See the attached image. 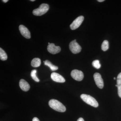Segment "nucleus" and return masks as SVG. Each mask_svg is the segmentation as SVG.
<instances>
[{
    "label": "nucleus",
    "instance_id": "f257e3e1",
    "mask_svg": "<svg viewBox=\"0 0 121 121\" xmlns=\"http://www.w3.org/2000/svg\"><path fill=\"white\" fill-rule=\"evenodd\" d=\"M48 104L50 107L56 111L61 112L66 111V108L65 106L61 102L56 99H51L49 101Z\"/></svg>",
    "mask_w": 121,
    "mask_h": 121
},
{
    "label": "nucleus",
    "instance_id": "f03ea898",
    "mask_svg": "<svg viewBox=\"0 0 121 121\" xmlns=\"http://www.w3.org/2000/svg\"><path fill=\"white\" fill-rule=\"evenodd\" d=\"M80 97L87 104L94 107H97L99 105L96 99L91 95L83 94L80 95Z\"/></svg>",
    "mask_w": 121,
    "mask_h": 121
},
{
    "label": "nucleus",
    "instance_id": "7ed1b4c3",
    "mask_svg": "<svg viewBox=\"0 0 121 121\" xmlns=\"http://www.w3.org/2000/svg\"><path fill=\"white\" fill-rule=\"evenodd\" d=\"M49 9V5L47 4H42L40 5L39 8L33 10V13L35 16H42L46 13Z\"/></svg>",
    "mask_w": 121,
    "mask_h": 121
},
{
    "label": "nucleus",
    "instance_id": "20e7f679",
    "mask_svg": "<svg viewBox=\"0 0 121 121\" xmlns=\"http://www.w3.org/2000/svg\"><path fill=\"white\" fill-rule=\"evenodd\" d=\"M69 47L71 51L74 54L79 53L82 50V48L76 42V39L70 42Z\"/></svg>",
    "mask_w": 121,
    "mask_h": 121
},
{
    "label": "nucleus",
    "instance_id": "39448f33",
    "mask_svg": "<svg viewBox=\"0 0 121 121\" xmlns=\"http://www.w3.org/2000/svg\"><path fill=\"white\" fill-rule=\"evenodd\" d=\"M71 75L74 79L78 81H82L84 77L82 72L76 69L73 70L71 71Z\"/></svg>",
    "mask_w": 121,
    "mask_h": 121
},
{
    "label": "nucleus",
    "instance_id": "423d86ee",
    "mask_svg": "<svg viewBox=\"0 0 121 121\" xmlns=\"http://www.w3.org/2000/svg\"><path fill=\"white\" fill-rule=\"evenodd\" d=\"M83 20L84 17L82 16H80L76 18L70 25L71 29L74 30L78 28L81 25Z\"/></svg>",
    "mask_w": 121,
    "mask_h": 121
},
{
    "label": "nucleus",
    "instance_id": "0eeeda50",
    "mask_svg": "<svg viewBox=\"0 0 121 121\" xmlns=\"http://www.w3.org/2000/svg\"><path fill=\"white\" fill-rule=\"evenodd\" d=\"M95 84L99 89H102L104 87V82L101 76L99 73H96L94 75Z\"/></svg>",
    "mask_w": 121,
    "mask_h": 121
},
{
    "label": "nucleus",
    "instance_id": "6e6552de",
    "mask_svg": "<svg viewBox=\"0 0 121 121\" xmlns=\"http://www.w3.org/2000/svg\"><path fill=\"white\" fill-rule=\"evenodd\" d=\"M47 50L51 54H55L60 51L61 48L59 46H56L54 43H51L48 46Z\"/></svg>",
    "mask_w": 121,
    "mask_h": 121
},
{
    "label": "nucleus",
    "instance_id": "1a4fd4ad",
    "mask_svg": "<svg viewBox=\"0 0 121 121\" xmlns=\"http://www.w3.org/2000/svg\"><path fill=\"white\" fill-rule=\"evenodd\" d=\"M20 31L23 36L27 39L31 38V35L29 30L26 27L23 25H20L19 26Z\"/></svg>",
    "mask_w": 121,
    "mask_h": 121
},
{
    "label": "nucleus",
    "instance_id": "9d476101",
    "mask_svg": "<svg viewBox=\"0 0 121 121\" xmlns=\"http://www.w3.org/2000/svg\"><path fill=\"white\" fill-rule=\"evenodd\" d=\"M51 78L56 82L63 83L65 82V78L62 75L56 72H53L51 74Z\"/></svg>",
    "mask_w": 121,
    "mask_h": 121
},
{
    "label": "nucleus",
    "instance_id": "9b49d317",
    "mask_svg": "<svg viewBox=\"0 0 121 121\" xmlns=\"http://www.w3.org/2000/svg\"><path fill=\"white\" fill-rule=\"evenodd\" d=\"M19 86L21 90L24 91H28L30 89V86L28 82L24 79H21L20 80Z\"/></svg>",
    "mask_w": 121,
    "mask_h": 121
},
{
    "label": "nucleus",
    "instance_id": "f8f14e48",
    "mask_svg": "<svg viewBox=\"0 0 121 121\" xmlns=\"http://www.w3.org/2000/svg\"><path fill=\"white\" fill-rule=\"evenodd\" d=\"M117 85L118 95L121 98V72L118 74L117 77Z\"/></svg>",
    "mask_w": 121,
    "mask_h": 121
},
{
    "label": "nucleus",
    "instance_id": "ddd939ff",
    "mask_svg": "<svg viewBox=\"0 0 121 121\" xmlns=\"http://www.w3.org/2000/svg\"><path fill=\"white\" fill-rule=\"evenodd\" d=\"M41 64V60L39 58L33 59L31 62V65L34 67H39Z\"/></svg>",
    "mask_w": 121,
    "mask_h": 121
},
{
    "label": "nucleus",
    "instance_id": "4468645a",
    "mask_svg": "<svg viewBox=\"0 0 121 121\" xmlns=\"http://www.w3.org/2000/svg\"><path fill=\"white\" fill-rule=\"evenodd\" d=\"M44 65L49 67L50 69L52 71H55L58 69V67L56 66H55L52 63L48 60H46L45 61H44Z\"/></svg>",
    "mask_w": 121,
    "mask_h": 121
},
{
    "label": "nucleus",
    "instance_id": "2eb2a0df",
    "mask_svg": "<svg viewBox=\"0 0 121 121\" xmlns=\"http://www.w3.org/2000/svg\"><path fill=\"white\" fill-rule=\"evenodd\" d=\"M8 59V56L6 52L1 48H0V59L2 60H5Z\"/></svg>",
    "mask_w": 121,
    "mask_h": 121
},
{
    "label": "nucleus",
    "instance_id": "dca6fc26",
    "mask_svg": "<svg viewBox=\"0 0 121 121\" xmlns=\"http://www.w3.org/2000/svg\"><path fill=\"white\" fill-rule=\"evenodd\" d=\"M36 73H37V70H33L32 71L31 73V78L35 82H39V79L37 78L36 76Z\"/></svg>",
    "mask_w": 121,
    "mask_h": 121
},
{
    "label": "nucleus",
    "instance_id": "f3484780",
    "mask_svg": "<svg viewBox=\"0 0 121 121\" xmlns=\"http://www.w3.org/2000/svg\"><path fill=\"white\" fill-rule=\"evenodd\" d=\"M109 45L108 41L107 40H104L102 43L101 46L102 50L105 51L109 49Z\"/></svg>",
    "mask_w": 121,
    "mask_h": 121
},
{
    "label": "nucleus",
    "instance_id": "a211bd4d",
    "mask_svg": "<svg viewBox=\"0 0 121 121\" xmlns=\"http://www.w3.org/2000/svg\"><path fill=\"white\" fill-rule=\"evenodd\" d=\"M92 65L94 67L97 69H99L101 67L99 60H95L93 61L92 62Z\"/></svg>",
    "mask_w": 121,
    "mask_h": 121
},
{
    "label": "nucleus",
    "instance_id": "6ab92c4d",
    "mask_svg": "<svg viewBox=\"0 0 121 121\" xmlns=\"http://www.w3.org/2000/svg\"><path fill=\"white\" fill-rule=\"evenodd\" d=\"M32 121H40L37 117H35L33 119Z\"/></svg>",
    "mask_w": 121,
    "mask_h": 121
},
{
    "label": "nucleus",
    "instance_id": "aec40b11",
    "mask_svg": "<svg viewBox=\"0 0 121 121\" xmlns=\"http://www.w3.org/2000/svg\"><path fill=\"white\" fill-rule=\"evenodd\" d=\"M77 121H84V119L82 118H79L78 119Z\"/></svg>",
    "mask_w": 121,
    "mask_h": 121
},
{
    "label": "nucleus",
    "instance_id": "412c9836",
    "mask_svg": "<svg viewBox=\"0 0 121 121\" xmlns=\"http://www.w3.org/2000/svg\"><path fill=\"white\" fill-rule=\"evenodd\" d=\"M8 0H2V1H3L4 2H5V3H6L8 1Z\"/></svg>",
    "mask_w": 121,
    "mask_h": 121
},
{
    "label": "nucleus",
    "instance_id": "4be33fe9",
    "mask_svg": "<svg viewBox=\"0 0 121 121\" xmlns=\"http://www.w3.org/2000/svg\"><path fill=\"white\" fill-rule=\"evenodd\" d=\"M104 0H98V1L99 2H102L104 1Z\"/></svg>",
    "mask_w": 121,
    "mask_h": 121
},
{
    "label": "nucleus",
    "instance_id": "5701e85b",
    "mask_svg": "<svg viewBox=\"0 0 121 121\" xmlns=\"http://www.w3.org/2000/svg\"><path fill=\"white\" fill-rule=\"evenodd\" d=\"M31 1H35V0H31Z\"/></svg>",
    "mask_w": 121,
    "mask_h": 121
},
{
    "label": "nucleus",
    "instance_id": "b1692460",
    "mask_svg": "<svg viewBox=\"0 0 121 121\" xmlns=\"http://www.w3.org/2000/svg\"><path fill=\"white\" fill-rule=\"evenodd\" d=\"M114 80H115V79H116V78H114Z\"/></svg>",
    "mask_w": 121,
    "mask_h": 121
},
{
    "label": "nucleus",
    "instance_id": "393cba45",
    "mask_svg": "<svg viewBox=\"0 0 121 121\" xmlns=\"http://www.w3.org/2000/svg\"><path fill=\"white\" fill-rule=\"evenodd\" d=\"M115 86H116V87L117 86V84H116V85H115Z\"/></svg>",
    "mask_w": 121,
    "mask_h": 121
},
{
    "label": "nucleus",
    "instance_id": "a878e982",
    "mask_svg": "<svg viewBox=\"0 0 121 121\" xmlns=\"http://www.w3.org/2000/svg\"><path fill=\"white\" fill-rule=\"evenodd\" d=\"M50 43H48V44H50Z\"/></svg>",
    "mask_w": 121,
    "mask_h": 121
}]
</instances>
